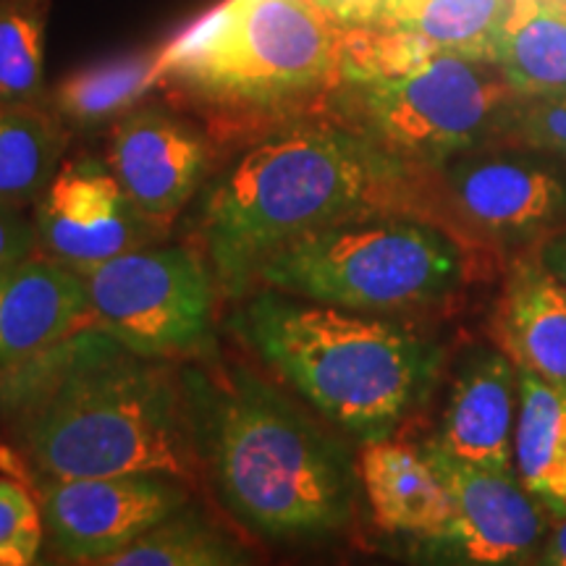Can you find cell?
Returning a JSON list of instances; mask_svg holds the SVG:
<instances>
[{
  "label": "cell",
  "mask_w": 566,
  "mask_h": 566,
  "mask_svg": "<svg viewBox=\"0 0 566 566\" xmlns=\"http://www.w3.org/2000/svg\"><path fill=\"white\" fill-rule=\"evenodd\" d=\"M45 541L71 564H101L189 506L192 485L168 475L48 478L38 483Z\"/></svg>",
  "instance_id": "9c48e42d"
},
{
  "label": "cell",
  "mask_w": 566,
  "mask_h": 566,
  "mask_svg": "<svg viewBox=\"0 0 566 566\" xmlns=\"http://www.w3.org/2000/svg\"><path fill=\"white\" fill-rule=\"evenodd\" d=\"M546 3H551V6H558V9H564V11H566V0H546Z\"/></svg>",
  "instance_id": "4dcf8cb0"
},
{
  "label": "cell",
  "mask_w": 566,
  "mask_h": 566,
  "mask_svg": "<svg viewBox=\"0 0 566 566\" xmlns=\"http://www.w3.org/2000/svg\"><path fill=\"white\" fill-rule=\"evenodd\" d=\"M158 84V53L124 55L63 76L51 95V111L63 124L90 129L118 122Z\"/></svg>",
  "instance_id": "7402d4cb"
},
{
  "label": "cell",
  "mask_w": 566,
  "mask_h": 566,
  "mask_svg": "<svg viewBox=\"0 0 566 566\" xmlns=\"http://www.w3.org/2000/svg\"><path fill=\"white\" fill-rule=\"evenodd\" d=\"M422 451L451 499L449 525L424 541V554L454 564H516L541 554L546 512L512 470L464 462L436 441Z\"/></svg>",
  "instance_id": "30bf717a"
},
{
  "label": "cell",
  "mask_w": 566,
  "mask_h": 566,
  "mask_svg": "<svg viewBox=\"0 0 566 566\" xmlns=\"http://www.w3.org/2000/svg\"><path fill=\"white\" fill-rule=\"evenodd\" d=\"M313 3L338 27H365L386 0H313Z\"/></svg>",
  "instance_id": "83f0119b"
},
{
  "label": "cell",
  "mask_w": 566,
  "mask_h": 566,
  "mask_svg": "<svg viewBox=\"0 0 566 566\" xmlns=\"http://www.w3.org/2000/svg\"><path fill=\"white\" fill-rule=\"evenodd\" d=\"M415 174L417 166L342 118L268 126L205 202L202 242L216 283L239 300L268 258L304 233L367 212L412 210Z\"/></svg>",
  "instance_id": "7a4b0ae2"
},
{
  "label": "cell",
  "mask_w": 566,
  "mask_h": 566,
  "mask_svg": "<svg viewBox=\"0 0 566 566\" xmlns=\"http://www.w3.org/2000/svg\"><path fill=\"white\" fill-rule=\"evenodd\" d=\"M229 328L325 420L363 441L391 436L433 391L443 363L441 346L415 331L271 286L250 292Z\"/></svg>",
  "instance_id": "277c9868"
},
{
  "label": "cell",
  "mask_w": 566,
  "mask_h": 566,
  "mask_svg": "<svg viewBox=\"0 0 566 566\" xmlns=\"http://www.w3.org/2000/svg\"><path fill=\"white\" fill-rule=\"evenodd\" d=\"M34 229L45 258L82 273L150 247L158 221L132 202L108 160L76 158L63 163L40 195Z\"/></svg>",
  "instance_id": "7c38bea8"
},
{
  "label": "cell",
  "mask_w": 566,
  "mask_h": 566,
  "mask_svg": "<svg viewBox=\"0 0 566 566\" xmlns=\"http://www.w3.org/2000/svg\"><path fill=\"white\" fill-rule=\"evenodd\" d=\"M357 478L365 488L375 525L386 533L428 541L443 533L451 520V499L422 446L394 438H373L357 459Z\"/></svg>",
  "instance_id": "2e32d148"
},
{
  "label": "cell",
  "mask_w": 566,
  "mask_h": 566,
  "mask_svg": "<svg viewBox=\"0 0 566 566\" xmlns=\"http://www.w3.org/2000/svg\"><path fill=\"white\" fill-rule=\"evenodd\" d=\"M504 139L566 163V95L533 97V101L520 97L506 124Z\"/></svg>",
  "instance_id": "484cf974"
},
{
  "label": "cell",
  "mask_w": 566,
  "mask_h": 566,
  "mask_svg": "<svg viewBox=\"0 0 566 566\" xmlns=\"http://www.w3.org/2000/svg\"><path fill=\"white\" fill-rule=\"evenodd\" d=\"M66 124L45 105L0 103V202H38L63 166Z\"/></svg>",
  "instance_id": "44dd1931"
},
{
  "label": "cell",
  "mask_w": 566,
  "mask_h": 566,
  "mask_svg": "<svg viewBox=\"0 0 566 566\" xmlns=\"http://www.w3.org/2000/svg\"><path fill=\"white\" fill-rule=\"evenodd\" d=\"M95 328L163 363L216 354V283L184 247H139L82 271Z\"/></svg>",
  "instance_id": "ba28073f"
},
{
  "label": "cell",
  "mask_w": 566,
  "mask_h": 566,
  "mask_svg": "<svg viewBox=\"0 0 566 566\" xmlns=\"http://www.w3.org/2000/svg\"><path fill=\"white\" fill-rule=\"evenodd\" d=\"M19 436L48 478L168 475L197 483V451L179 370L82 328L9 370Z\"/></svg>",
  "instance_id": "6da1fadb"
},
{
  "label": "cell",
  "mask_w": 566,
  "mask_h": 566,
  "mask_svg": "<svg viewBox=\"0 0 566 566\" xmlns=\"http://www.w3.org/2000/svg\"><path fill=\"white\" fill-rule=\"evenodd\" d=\"M537 258H541V263L546 265L548 271L554 273V279L566 289V229L548 233V237L543 239Z\"/></svg>",
  "instance_id": "f1b7e54d"
},
{
  "label": "cell",
  "mask_w": 566,
  "mask_h": 566,
  "mask_svg": "<svg viewBox=\"0 0 566 566\" xmlns=\"http://www.w3.org/2000/svg\"><path fill=\"white\" fill-rule=\"evenodd\" d=\"M200 470L239 527L265 541H310L346 525L349 451L289 396L242 365L212 357L179 367Z\"/></svg>",
  "instance_id": "3957f363"
},
{
  "label": "cell",
  "mask_w": 566,
  "mask_h": 566,
  "mask_svg": "<svg viewBox=\"0 0 566 566\" xmlns=\"http://www.w3.org/2000/svg\"><path fill=\"white\" fill-rule=\"evenodd\" d=\"M493 63L522 101L566 95V11L546 0H512Z\"/></svg>",
  "instance_id": "ac0fdd59"
},
{
  "label": "cell",
  "mask_w": 566,
  "mask_h": 566,
  "mask_svg": "<svg viewBox=\"0 0 566 566\" xmlns=\"http://www.w3.org/2000/svg\"><path fill=\"white\" fill-rule=\"evenodd\" d=\"M509 9L512 0H386L370 27L407 34L436 53L493 61Z\"/></svg>",
  "instance_id": "d6986e66"
},
{
  "label": "cell",
  "mask_w": 566,
  "mask_h": 566,
  "mask_svg": "<svg viewBox=\"0 0 566 566\" xmlns=\"http://www.w3.org/2000/svg\"><path fill=\"white\" fill-rule=\"evenodd\" d=\"M342 122L417 168L504 137L520 103L493 61L430 53L388 74L344 80L334 95Z\"/></svg>",
  "instance_id": "52a82bcc"
},
{
  "label": "cell",
  "mask_w": 566,
  "mask_h": 566,
  "mask_svg": "<svg viewBox=\"0 0 566 566\" xmlns=\"http://www.w3.org/2000/svg\"><path fill=\"white\" fill-rule=\"evenodd\" d=\"M45 522L38 495L19 480L0 478V566H30L38 562Z\"/></svg>",
  "instance_id": "d4e9b609"
},
{
  "label": "cell",
  "mask_w": 566,
  "mask_h": 566,
  "mask_svg": "<svg viewBox=\"0 0 566 566\" xmlns=\"http://www.w3.org/2000/svg\"><path fill=\"white\" fill-rule=\"evenodd\" d=\"M38 229L21 216V208L0 202V271L30 260L38 250Z\"/></svg>",
  "instance_id": "4316f807"
},
{
  "label": "cell",
  "mask_w": 566,
  "mask_h": 566,
  "mask_svg": "<svg viewBox=\"0 0 566 566\" xmlns=\"http://www.w3.org/2000/svg\"><path fill=\"white\" fill-rule=\"evenodd\" d=\"M514 467L520 483L543 504L566 512V394L520 370Z\"/></svg>",
  "instance_id": "ffe728a7"
},
{
  "label": "cell",
  "mask_w": 566,
  "mask_h": 566,
  "mask_svg": "<svg viewBox=\"0 0 566 566\" xmlns=\"http://www.w3.org/2000/svg\"><path fill=\"white\" fill-rule=\"evenodd\" d=\"M210 163L208 137L160 105H137L111 132V171L132 202L158 223L192 200Z\"/></svg>",
  "instance_id": "4fadbf2b"
},
{
  "label": "cell",
  "mask_w": 566,
  "mask_h": 566,
  "mask_svg": "<svg viewBox=\"0 0 566 566\" xmlns=\"http://www.w3.org/2000/svg\"><path fill=\"white\" fill-rule=\"evenodd\" d=\"M520 396L516 365L509 354L475 349L459 367L433 441L464 462L512 470L514 412Z\"/></svg>",
  "instance_id": "9a60e30c"
},
{
  "label": "cell",
  "mask_w": 566,
  "mask_h": 566,
  "mask_svg": "<svg viewBox=\"0 0 566 566\" xmlns=\"http://www.w3.org/2000/svg\"><path fill=\"white\" fill-rule=\"evenodd\" d=\"M501 342L520 370L566 394V289L541 258L525 260L509 279Z\"/></svg>",
  "instance_id": "e0dca14e"
},
{
  "label": "cell",
  "mask_w": 566,
  "mask_h": 566,
  "mask_svg": "<svg viewBox=\"0 0 566 566\" xmlns=\"http://www.w3.org/2000/svg\"><path fill=\"white\" fill-rule=\"evenodd\" d=\"M250 562V554L237 541L184 506L111 556L105 566H239Z\"/></svg>",
  "instance_id": "603a6c76"
},
{
  "label": "cell",
  "mask_w": 566,
  "mask_h": 566,
  "mask_svg": "<svg viewBox=\"0 0 566 566\" xmlns=\"http://www.w3.org/2000/svg\"><path fill=\"white\" fill-rule=\"evenodd\" d=\"M82 328H95V321L80 273L34 254L0 271V373L30 363Z\"/></svg>",
  "instance_id": "5bb4252c"
},
{
  "label": "cell",
  "mask_w": 566,
  "mask_h": 566,
  "mask_svg": "<svg viewBox=\"0 0 566 566\" xmlns=\"http://www.w3.org/2000/svg\"><path fill=\"white\" fill-rule=\"evenodd\" d=\"M464 275L449 231L412 210H380L304 233L268 258L254 286L375 315L433 307Z\"/></svg>",
  "instance_id": "8992f818"
},
{
  "label": "cell",
  "mask_w": 566,
  "mask_h": 566,
  "mask_svg": "<svg viewBox=\"0 0 566 566\" xmlns=\"http://www.w3.org/2000/svg\"><path fill=\"white\" fill-rule=\"evenodd\" d=\"M457 216L499 242H525L566 221V163L520 145L462 153L441 166Z\"/></svg>",
  "instance_id": "8fae6325"
},
{
  "label": "cell",
  "mask_w": 566,
  "mask_h": 566,
  "mask_svg": "<svg viewBox=\"0 0 566 566\" xmlns=\"http://www.w3.org/2000/svg\"><path fill=\"white\" fill-rule=\"evenodd\" d=\"M344 27L313 0H223L158 53L160 82L212 108L273 124L342 84Z\"/></svg>",
  "instance_id": "5b68a950"
},
{
  "label": "cell",
  "mask_w": 566,
  "mask_h": 566,
  "mask_svg": "<svg viewBox=\"0 0 566 566\" xmlns=\"http://www.w3.org/2000/svg\"><path fill=\"white\" fill-rule=\"evenodd\" d=\"M541 562L551 566H566V520L556 522L554 533L541 548Z\"/></svg>",
  "instance_id": "f546056e"
},
{
  "label": "cell",
  "mask_w": 566,
  "mask_h": 566,
  "mask_svg": "<svg viewBox=\"0 0 566 566\" xmlns=\"http://www.w3.org/2000/svg\"><path fill=\"white\" fill-rule=\"evenodd\" d=\"M53 0H0V103L45 105V38Z\"/></svg>",
  "instance_id": "cb8c5ba5"
}]
</instances>
